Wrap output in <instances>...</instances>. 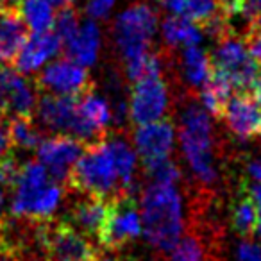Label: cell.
<instances>
[{"mask_svg": "<svg viewBox=\"0 0 261 261\" xmlns=\"http://www.w3.org/2000/svg\"><path fill=\"white\" fill-rule=\"evenodd\" d=\"M158 29V15L145 2H135L115 20L113 40L120 52L127 79L133 83L143 75L150 58V45Z\"/></svg>", "mask_w": 261, "mask_h": 261, "instance_id": "2", "label": "cell"}, {"mask_svg": "<svg viewBox=\"0 0 261 261\" xmlns=\"http://www.w3.org/2000/svg\"><path fill=\"white\" fill-rule=\"evenodd\" d=\"M234 86L229 81L227 75H224L218 70L211 68L210 77L206 79L204 86L200 88V100H202V108L206 109L210 115L215 118H222V113L225 109V104L234 93Z\"/></svg>", "mask_w": 261, "mask_h": 261, "instance_id": "21", "label": "cell"}, {"mask_svg": "<svg viewBox=\"0 0 261 261\" xmlns=\"http://www.w3.org/2000/svg\"><path fill=\"white\" fill-rule=\"evenodd\" d=\"M108 143L111 156L115 160L116 170L120 175V185H122V193H130L135 186V174H136V154L133 147L125 142L122 136H108L104 138Z\"/></svg>", "mask_w": 261, "mask_h": 261, "instance_id": "23", "label": "cell"}, {"mask_svg": "<svg viewBox=\"0 0 261 261\" xmlns=\"http://www.w3.org/2000/svg\"><path fill=\"white\" fill-rule=\"evenodd\" d=\"M34 113L38 115L41 125L50 133H56V135L72 136V138L83 142L84 145H90V143L102 140L79 116L77 97L41 93L40 100H36Z\"/></svg>", "mask_w": 261, "mask_h": 261, "instance_id": "6", "label": "cell"}, {"mask_svg": "<svg viewBox=\"0 0 261 261\" xmlns=\"http://www.w3.org/2000/svg\"><path fill=\"white\" fill-rule=\"evenodd\" d=\"M63 185L48 175L40 161H29L20 167V174L13 186L11 213L29 222L50 220L63 199Z\"/></svg>", "mask_w": 261, "mask_h": 261, "instance_id": "4", "label": "cell"}, {"mask_svg": "<svg viewBox=\"0 0 261 261\" xmlns=\"http://www.w3.org/2000/svg\"><path fill=\"white\" fill-rule=\"evenodd\" d=\"M104 138L84 147V152L70 172L66 186H72L84 195L115 199L116 195H122V185L115 160Z\"/></svg>", "mask_w": 261, "mask_h": 261, "instance_id": "5", "label": "cell"}, {"mask_svg": "<svg viewBox=\"0 0 261 261\" xmlns=\"http://www.w3.org/2000/svg\"><path fill=\"white\" fill-rule=\"evenodd\" d=\"M84 143L66 135H56L43 138L36 147L38 161L47 168L48 175L59 185L66 186L73 165L84 152Z\"/></svg>", "mask_w": 261, "mask_h": 261, "instance_id": "12", "label": "cell"}, {"mask_svg": "<svg viewBox=\"0 0 261 261\" xmlns=\"http://www.w3.org/2000/svg\"><path fill=\"white\" fill-rule=\"evenodd\" d=\"M4 245H6V242H4V234H2V229H0V250L4 249Z\"/></svg>", "mask_w": 261, "mask_h": 261, "instance_id": "44", "label": "cell"}, {"mask_svg": "<svg viewBox=\"0 0 261 261\" xmlns=\"http://www.w3.org/2000/svg\"><path fill=\"white\" fill-rule=\"evenodd\" d=\"M181 70L192 91H200L211 72V59L199 45L185 47L181 52Z\"/></svg>", "mask_w": 261, "mask_h": 261, "instance_id": "22", "label": "cell"}, {"mask_svg": "<svg viewBox=\"0 0 261 261\" xmlns=\"http://www.w3.org/2000/svg\"><path fill=\"white\" fill-rule=\"evenodd\" d=\"M116 0H88L86 15L91 20H104L109 16L111 9L115 8Z\"/></svg>", "mask_w": 261, "mask_h": 261, "instance_id": "33", "label": "cell"}, {"mask_svg": "<svg viewBox=\"0 0 261 261\" xmlns=\"http://www.w3.org/2000/svg\"><path fill=\"white\" fill-rule=\"evenodd\" d=\"M245 174L249 182H256V185H261V158L259 160H250L245 167Z\"/></svg>", "mask_w": 261, "mask_h": 261, "instance_id": "37", "label": "cell"}, {"mask_svg": "<svg viewBox=\"0 0 261 261\" xmlns=\"http://www.w3.org/2000/svg\"><path fill=\"white\" fill-rule=\"evenodd\" d=\"M18 15L33 33L50 31L54 25V6L48 0H22Z\"/></svg>", "mask_w": 261, "mask_h": 261, "instance_id": "27", "label": "cell"}, {"mask_svg": "<svg viewBox=\"0 0 261 261\" xmlns=\"http://www.w3.org/2000/svg\"><path fill=\"white\" fill-rule=\"evenodd\" d=\"M142 234L140 204L133 193H122L111 199L106 225L98 238V245L106 250H118Z\"/></svg>", "mask_w": 261, "mask_h": 261, "instance_id": "10", "label": "cell"}, {"mask_svg": "<svg viewBox=\"0 0 261 261\" xmlns=\"http://www.w3.org/2000/svg\"><path fill=\"white\" fill-rule=\"evenodd\" d=\"M20 4H22V0H0V11L18 13Z\"/></svg>", "mask_w": 261, "mask_h": 261, "instance_id": "38", "label": "cell"}, {"mask_svg": "<svg viewBox=\"0 0 261 261\" xmlns=\"http://www.w3.org/2000/svg\"><path fill=\"white\" fill-rule=\"evenodd\" d=\"M111 207V199L98 195H86L84 199L77 200L68 211V222L72 227H75L79 232H83L91 242H97L100 238V232L106 225Z\"/></svg>", "mask_w": 261, "mask_h": 261, "instance_id": "16", "label": "cell"}, {"mask_svg": "<svg viewBox=\"0 0 261 261\" xmlns=\"http://www.w3.org/2000/svg\"><path fill=\"white\" fill-rule=\"evenodd\" d=\"M66 56L83 66H91L98 58L100 52V29L93 20L79 23V29L75 31L68 41L63 43Z\"/></svg>", "mask_w": 261, "mask_h": 261, "instance_id": "18", "label": "cell"}, {"mask_svg": "<svg viewBox=\"0 0 261 261\" xmlns=\"http://www.w3.org/2000/svg\"><path fill=\"white\" fill-rule=\"evenodd\" d=\"M29 27L18 13L0 11V65L15 61L16 54L29 38Z\"/></svg>", "mask_w": 261, "mask_h": 261, "instance_id": "19", "label": "cell"}, {"mask_svg": "<svg viewBox=\"0 0 261 261\" xmlns=\"http://www.w3.org/2000/svg\"><path fill=\"white\" fill-rule=\"evenodd\" d=\"M13 152V143L9 138V127L8 120L4 116H0V160Z\"/></svg>", "mask_w": 261, "mask_h": 261, "instance_id": "35", "label": "cell"}, {"mask_svg": "<svg viewBox=\"0 0 261 261\" xmlns=\"http://www.w3.org/2000/svg\"><path fill=\"white\" fill-rule=\"evenodd\" d=\"M170 252V261H204L202 242L195 234H188L185 238L181 236Z\"/></svg>", "mask_w": 261, "mask_h": 261, "instance_id": "30", "label": "cell"}, {"mask_svg": "<svg viewBox=\"0 0 261 261\" xmlns=\"http://www.w3.org/2000/svg\"><path fill=\"white\" fill-rule=\"evenodd\" d=\"M245 43L249 47L250 54L257 59V63L261 65V18L254 20L249 25L245 33Z\"/></svg>", "mask_w": 261, "mask_h": 261, "instance_id": "32", "label": "cell"}, {"mask_svg": "<svg viewBox=\"0 0 261 261\" xmlns=\"http://www.w3.org/2000/svg\"><path fill=\"white\" fill-rule=\"evenodd\" d=\"M0 116H6V104L2 100V97H0Z\"/></svg>", "mask_w": 261, "mask_h": 261, "instance_id": "43", "label": "cell"}, {"mask_svg": "<svg viewBox=\"0 0 261 261\" xmlns=\"http://www.w3.org/2000/svg\"><path fill=\"white\" fill-rule=\"evenodd\" d=\"M36 91L54 95H70L79 97L93 90V81L86 66L79 65L73 59H58L45 66V70L34 79Z\"/></svg>", "mask_w": 261, "mask_h": 261, "instance_id": "11", "label": "cell"}, {"mask_svg": "<svg viewBox=\"0 0 261 261\" xmlns=\"http://www.w3.org/2000/svg\"><path fill=\"white\" fill-rule=\"evenodd\" d=\"M222 118L242 142L261 138V106L250 91H234L225 104Z\"/></svg>", "mask_w": 261, "mask_h": 261, "instance_id": "13", "label": "cell"}, {"mask_svg": "<svg viewBox=\"0 0 261 261\" xmlns=\"http://www.w3.org/2000/svg\"><path fill=\"white\" fill-rule=\"evenodd\" d=\"M79 15H77V11L73 8H70V6H65V8H61V11L58 13V16H54V33L59 36V40L65 43V41H68L70 38L75 34V31L79 29Z\"/></svg>", "mask_w": 261, "mask_h": 261, "instance_id": "31", "label": "cell"}, {"mask_svg": "<svg viewBox=\"0 0 261 261\" xmlns=\"http://www.w3.org/2000/svg\"><path fill=\"white\" fill-rule=\"evenodd\" d=\"M161 34L163 41L167 43L168 48L177 47H190V45H199L202 40V33L197 23L192 20L182 18V16H168L161 23Z\"/></svg>", "mask_w": 261, "mask_h": 261, "instance_id": "24", "label": "cell"}, {"mask_svg": "<svg viewBox=\"0 0 261 261\" xmlns=\"http://www.w3.org/2000/svg\"><path fill=\"white\" fill-rule=\"evenodd\" d=\"M142 234L161 252H170L185 232L182 197L175 185L150 182L142 193Z\"/></svg>", "mask_w": 261, "mask_h": 261, "instance_id": "1", "label": "cell"}, {"mask_svg": "<svg viewBox=\"0 0 261 261\" xmlns=\"http://www.w3.org/2000/svg\"><path fill=\"white\" fill-rule=\"evenodd\" d=\"M254 234H257L261 238V206L257 207V224H256V232Z\"/></svg>", "mask_w": 261, "mask_h": 261, "instance_id": "42", "label": "cell"}, {"mask_svg": "<svg viewBox=\"0 0 261 261\" xmlns=\"http://www.w3.org/2000/svg\"><path fill=\"white\" fill-rule=\"evenodd\" d=\"M77 111L81 118L88 123V127L93 129L100 138H104L109 123L113 122L109 102L95 93L93 90H90L77 97Z\"/></svg>", "mask_w": 261, "mask_h": 261, "instance_id": "20", "label": "cell"}, {"mask_svg": "<svg viewBox=\"0 0 261 261\" xmlns=\"http://www.w3.org/2000/svg\"><path fill=\"white\" fill-rule=\"evenodd\" d=\"M213 54L210 56L211 68L229 77L236 91H249L261 75V65L250 54L245 40L238 34H224L218 38Z\"/></svg>", "mask_w": 261, "mask_h": 261, "instance_id": "8", "label": "cell"}, {"mask_svg": "<svg viewBox=\"0 0 261 261\" xmlns=\"http://www.w3.org/2000/svg\"><path fill=\"white\" fill-rule=\"evenodd\" d=\"M91 261H118V259H115L113 256H108V254H100V252H97L95 254V257Z\"/></svg>", "mask_w": 261, "mask_h": 261, "instance_id": "40", "label": "cell"}, {"mask_svg": "<svg viewBox=\"0 0 261 261\" xmlns=\"http://www.w3.org/2000/svg\"><path fill=\"white\" fill-rule=\"evenodd\" d=\"M174 142L175 127L168 118L142 123L135 130V147L143 163L168 158L174 150Z\"/></svg>", "mask_w": 261, "mask_h": 261, "instance_id": "15", "label": "cell"}, {"mask_svg": "<svg viewBox=\"0 0 261 261\" xmlns=\"http://www.w3.org/2000/svg\"><path fill=\"white\" fill-rule=\"evenodd\" d=\"M52 6H56V8H65V6H70L73 2V0H48Z\"/></svg>", "mask_w": 261, "mask_h": 261, "instance_id": "41", "label": "cell"}, {"mask_svg": "<svg viewBox=\"0 0 261 261\" xmlns=\"http://www.w3.org/2000/svg\"><path fill=\"white\" fill-rule=\"evenodd\" d=\"M9 138L13 147L22 150H33L43 140V130L34 123L33 116H13L8 120Z\"/></svg>", "mask_w": 261, "mask_h": 261, "instance_id": "28", "label": "cell"}, {"mask_svg": "<svg viewBox=\"0 0 261 261\" xmlns=\"http://www.w3.org/2000/svg\"><path fill=\"white\" fill-rule=\"evenodd\" d=\"M127 108L136 125L165 118L170 108V91L163 73H143L133 81Z\"/></svg>", "mask_w": 261, "mask_h": 261, "instance_id": "9", "label": "cell"}, {"mask_svg": "<svg viewBox=\"0 0 261 261\" xmlns=\"http://www.w3.org/2000/svg\"><path fill=\"white\" fill-rule=\"evenodd\" d=\"M36 242L47 261H91L98 249L66 220L38 222Z\"/></svg>", "mask_w": 261, "mask_h": 261, "instance_id": "7", "label": "cell"}, {"mask_svg": "<svg viewBox=\"0 0 261 261\" xmlns=\"http://www.w3.org/2000/svg\"><path fill=\"white\" fill-rule=\"evenodd\" d=\"M63 48V41L54 31H43V33H33L27 38L23 47L15 58V68L20 73H33L40 70L48 59L58 56Z\"/></svg>", "mask_w": 261, "mask_h": 261, "instance_id": "17", "label": "cell"}, {"mask_svg": "<svg viewBox=\"0 0 261 261\" xmlns=\"http://www.w3.org/2000/svg\"><path fill=\"white\" fill-rule=\"evenodd\" d=\"M4 204H6V199H4V188L0 186V224L4 222Z\"/></svg>", "mask_w": 261, "mask_h": 261, "instance_id": "39", "label": "cell"}, {"mask_svg": "<svg viewBox=\"0 0 261 261\" xmlns=\"http://www.w3.org/2000/svg\"><path fill=\"white\" fill-rule=\"evenodd\" d=\"M170 13L192 20L202 29L218 15V0H161Z\"/></svg>", "mask_w": 261, "mask_h": 261, "instance_id": "25", "label": "cell"}, {"mask_svg": "<svg viewBox=\"0 0 261 261\" xmlns=\"http://www.w3.org/2000/svg\"><path fill=\"white\" fill-rule=\"evenodd\" d=\"M243 16L249 23L261 18V0H243Z\"/></svg>", "mask_w": 261, "mask_h": 261, "instance_id": "36", "label": "cell"}, {"mask_svg": "<svg viewBox=\"0 0 261 261\" xmlns=\"http://www.w3.org/2000/svg\"><path fill=\"white\" fill-rule=\"evenodd\" d=\"M257 224V204L252 200V197L247 193L243 185L240 186L238 197L231 207V225L236 234L242 238H250L256 232Z\"/></svg>", "mask_w": 261, "mask_h": 261, "instance_id": "26", "label": "cell"}, {"mask_svg": "<svg viewBox=\"0 0 261 261\" xmlns=\"http://www.w3.org/2000/svg\"><path fill=\"white\" fill-rule=\"evenodd\" d=\"M0 97L6 104V115L33 116L36 108V86L23 73L8 65H0Z\"/></svg>", "mask_w": 261, "mask_h": 261, "instance_id": "14", "label": "cell"}, {"mask_svg": "<svg viewBox=\"0 0 261 261\" xmlns=\"http://www.w3.org/2000/svg\"><path fill=\"white\" fill-rule=\"evenodd\" d=\"M147 175L152 182H163V185H177L181 181V170L170 160V158H161V160L147 161L143 163Z\"/></svg>", "mask_w": 261, "mask_h": 261, "instance_id": "29", "label": "cell"}, {"mask_svg": "<svg viewBox=\"0 0 261 261\" xmlns=\"http://www.w3.org/2000/svg\"><path fill=\"white\" fill-rule=\"evenodd\" d=\"M236 261H261V242L243 240L236 249Z\"/></svg>", "mask_w": 261, "mask_h": 261, "instance_id": "34", "label": "cell"}, {"mask_svg": "<svg viewBox=\"0 0 261 261\" xmlns=\"http://www.w3.org/2000/svg\"><path fill=\"white\" fill-rule=\"evenodd\" d=\"M179 142L185 160L193 177L204 186H215L218 181L215 130L210 113L195 102H188L181 113Z\"/></svg>", "mask_w": 261, "mask_h": 261, "instance_id": "3", "label": "cell"}]
</instances>
